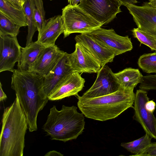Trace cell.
<instances>
[{"label": "cell", "mask_w": 156, "mask_h": 156, "mask_svg": "<svg viewBox=\"0 0 156 156\" xmlns=\"http://www.w3.org/2000/svg\"><path fill=\"white\" fill-rule=\"evenodd\" d=\"M11 87L18 96L30 132L37 129L38 113L49 100L44 88V76L33 72L15 69Z\"/></svg>", "instance_id": "cell-1"}, {"label": "cell", "mask_w": 156, "mask_h": 156, "mask_svg": "<svg viewBox=\"0 0 156 156\" xmlns=\"http://www.w3.org/2000/svg\"><path fill=\"white\" fill-rule=\"evenodd\" d=\"M14 8L21 10L23 8L25 0H5Z\"/></svg>", "instance_id": "cell-29"}, {"label": "cell", "mask_w": 156, "mask_h": 156, "mask_svg": "<svg viewBox=\"0 0 156 156\" xmlns=\"http://www.w3.org/2000/svg\"><path fill=\"white\" fill-rule=\"evenodd\" d=\"M81 0H68L69 4L72 5H76Z\"/></svg>", "instance_id": "cell-34"}, {"label": "cell", "mask_w": 156, "mask_h": 156, "mask_svg": "<svg viewBox=\"0 0 156 156\" xmlns=\"http://www.w3.org/2000/svg\"><path fill=\"white\" fill-rule=\"evenodd\" d=\"M87 34L112 51L115 56L130 51L133 48L131 39L128 36H120L112 29H106L100 27Z\"/></svg>", "instance_id": "cell-7"}, {"label": "cell", "mask_w": 156, "mask_h": 156, "mask_svg": "<svg viewBox=\"0 0 156 156\" xmlns=\"http://www.w3.org/2000/svg\"><path fill=\"white\" fill-rule=\"evenodd\" d=\"M147 3L151 7L156 8V0H149Z\"/></svg>", "instance_id": "cell-35"}, {"label": "cell", "mask_w": 156, "mask_h": 156, "mask_svg": "<svg viewBox=\"0 0 156 156\" xmlns=\"http://www.w3.org/2000/svg\"><path fill=\"white\" fill-rule=\"evenodd\" d=\"M64 31L62 15H58L45 20L41 31L38 33L37 41L45 46L54 45L55 42Z\"/></svg>", "instance_id": "cell-17"}, {"label": "cell", "mask_w": 156, "mask_h": 156, "mask_svg": "<svg viewBox=\"0 0 156 156\" xmlns=\"http://www.w3.org/2000/svg\"><path fill=\"white\" fill-rule=\"evenodd\" d=\"M21 47L17 37L0 35V72H13L15 63L19 60Z\"/></svg>", "instance_id": "cell-10"}, {"label": "cell", "mask_w": 156, "mask_h": 156, "mask_svg": "<svg viewBox=\"0 0 156 156\" xmlns=\"http://www.w3.org/2000/svg\"><path fill=\"white\" fill-rule=\"evenodd\" d=\"M28 25V34L26 46L32 41V38L36 31L37 30L34 19L35 4L34 0H25L23 6Z\"/></svg>", "instance_id": "cell-21"}, {"label": "cell", "mask_w": 156, "mask_h": 156, "mask_svg": "<svg viewBox=\"0 0 156 156\" xmlns=\"http://www.w3.org/2000/svg\"><path fill=\"white\" fill-rule=\"evenodd\" d=\"M132 32L133 37L141 44L148 46L152 51H156V36L140 30L137 28H134Z\"/></svg>", "instance_id": "cell-25"}, {"label": "cell", "mask_w": 156, "mask_h": 156, "mask_svg": "<svg viewBox=\"0 0 156 156\" xmlns=\"http://www.w3.org/2000/svg\"><path fill=\"white\" fill-rule=\"evenodd\" d=\"M45 47L37 41L32 42L25 47H21L17 69L21 71H30L41 51Z\"/></svg>", "instance_id": "cell-18"}, {"label": "cell", "mask_w": 156, "mask_h": 156, "mask_svg": "<svg viewBox=\"0 0 156 156\" xmlns=\"http://www.w3.org/2000/svg\"><path fill=\"white\" fill-rule=\"evenodd\" d=\"M64 53L65 52L55 44L46 46L30 71L44 77L46 76L54 68Z\"/></svg>", "instance_id": "cell-13"}, {"label": "cell", "mask_w": 156, "mask_h": 156, "mask_svg": "<svg viewBox=\"0 0 156 156\" xmlns=\"http://www.w3.org/2000/svg\"><path fill=\"white\" fill-rule=\"evenodd\" d=\"M75 40L82 46L99 62L101 67L113 61L115 56L111 51L103 46L88 34L76 35Z\"/></svg>", "instance_id": "cell-15"}, {"label": "cell", "mask_w": 156, "mask_h": 156, "mask_svg": "<svg viewBox=\"0 0 156 156\" xmlns=\"http://www.w3.org/2000/svg\"><path fill=\"white\" fill-rule=\"evenodd\" d=\"M115 74L120 86L125 88L134 89L143 80V76L138 69L126 68Z\"/></svg>", "instance_id": "cell-19"}, {"label": "cell", "mask_w": 156, "mask_h": 156, "mask_svg": "<svg viewBox=\"0 0 156 156\" xmlns=\"http://www.w3.org/2000/svg\"><path fill=\"white\" fill-rule=\"evenodd\" d=\"M7 95L3 91L1 82L0 83V101H2L7 99Z\"/></svg>", "instance_id": "cell-33"}, {"label": "cell", "mask_w": 156, "mask_h": 156, "mask_svg": "<svg viewBox=\"0 0 156 156\" xmlns=\"http://www.w3.org/2000/svg\"><path fill=\"white\" fill-rule=\"evenodd\" d=\"M152 138L148 134H146L142 137L128 143H122L121 146L133 154L137 155L151 143Z\"/></svg>", "instance_id": "cell-22"}, {"label": "cell", "mask_w": 156, "mask_h": 156, "mask_svg": "<svg viewBox=\"0 0 156 156\" xmlns=\"http://www.w3.org/2000/svg\"><path fill=\"white\" fill-rule=\"evenodd\" d=\"M20 27L14 22L0 12V35L17 37Z\"/></svg>", "instance_id": "cell-23"}, {"label": "cell", "mask_w": 156, "mask_h": 156, "mask_svg": "<svg viewBox=\"0 0 156 156\" xmlns=\"http://www.w3.org/2000/svg\"><path fill=\"white\" fill-rule=\"evenodd\" d=\"M120 86L115 73L105 65L98 72L97 78L92 86L81 97L92 98L108 95L117 91Z\"/></svg>", "instance_id": "cell-8"}, {"label": "cell", "mask_w": 156, "mask_h": 156, "mask_svg": "<svg viewBox=\"0 0 156 156\" xmlns=\"http://www.w3.org/2000/svg\"><path fill=\"white\" fill-rule=\"evenodd\" d=\"M156 103L153 100L148 101L146 103L145 107L147 110L153 113L156 108Z\"/></svg>", "instance_id": "cell-30"}, {"label": "cell", "mask_w": 156, "mask_h": 156, "mask_svg": "<svg viewBox=\"0 0 156 156\" xmlns=\"http://www.w3.org/2000/svg\"><path fill=\"white\" fill-rule=\"evenodd\" d=\"M119 0H81L78 5L102 25L107 24L121 12Z\"/></svg>", "instance_id": "cell-6"}, {"label": "cell", "mask_w": 156, "mask_h": 156, "mask_svg": "<svg viewBox=\"0 0 156 156\" xmlns=\"http://www.w3.org/2000/svg\"><path fill=\"white\" fill-rule=\"evenodd\" d=\"M156 156V143H151L137 156Z\"/></svg>", "instance_id": "cell-28"}, {"label": "cell", "mask_w": 156, "mask_h": 156, "mask_svg": "<svg viewBox=\"0 0 156 156\" xmlns=\"http://www.w3.org/2000/svg\"><path fill=\"white\" fill-rule=\"evenodd\" d=\"M11 105L4 109L0 137V156H23L28 128L26 115L16 94Z\"/></svg>", "instance_id": "cell-3"}, {"label": "cell", "mask_w": 156, "mask_h": 156, "mask_svg": "<svg viewBox=\"0 0 156 156\" xmlns=\"http://www.w3.org/2000/svg\"><path fill=\"white\" fill-rule=\"evenodd\" d=\"M0 12L20 27L28 26L23 8L21 10L18 9L5 0H0Z\"/></svg>", "instance_id": "cell-20"}, {"label": "cell", "mask_w": 156, "mask_h": 156, "mask_svg": "<svg viewBox=\"0 0 156 156\" xmlns=\"http://www.w3.org/2000/svg\"><path fill=\"white\" fill-rule=\"evenodd\" d=\"M62 10L64 38L74 33H88L103 25L78 5H72L69 4Z\"/></svg>", "instance_id": "cell-5"}, {"label": "cell", "mask_w": 156, "mask_h": 156, "mask_svg": "<svg viewBox=\"0 0 156 156\" xmlns=\"http://www.w3.org/2000/svg\"><path fill=\"white\" fill-rule=\"evenodd\" d=\"M85 81L80 73L73 72L69 75L52 91L49 100L57 101L78 95L84 86Z\"/></svg>", "instance_id": "cell-14"}, {"label": "cell", "mask_w": 156, "mask_h": 156, "mask_svg": "<svg viewBox=\"0 0 156 156\" xmlns=\"http://www.w3.org/2000/svg\"><path fill=\"white\" fill-rule=\"evenodd\" d=\"M125 6L132 16L138 29L156 36V8L147 3L141 6L129 4Z\"/></svg>", "instance_id": "cell-11"}, {"label": "cell", "mask_w": 156, "mask_h": 156, "mask_svg": "<svg viewBox=\"0 0 156 156\" xmlns=\"http://www.w3.org/2000/svg\"><path fill=\"white\" fill-rule=\"evenodd\" d=\"M74 51L69 54L73 71L80 73H98L101 68L97 60L80 44L76 43Z\"/></svg>", "instance_id": "cell-12"}, {"label": "cell", "mask_w": 156, "mask_h": 156, "mask_svg": "<svg viewBox=\"0 0 156 156\" xmlns=\"http://www.w3.org/2000/svg\"><path fill=\"white\" fill-rule=\"evenodd\" d=\"M34 1L35 4L34 19L37 31L39 33L45 20V12L42 0H34Z\"/></svg>", "instance_id": "cell-26"}, {"label": "cell", "mask_w": 156, "mask_h": 156, "mask_svg": "<svg viewBox=\"0 0 156 156\" xmlns=\"http://www.w3.org/2000/svg\"><path fill=\"white\" fill-rule=\"evenodd\" d=\"M137 64L144 72L156 73V51L142 55L139 58Z\"/></svg>", "instance_id": "cell-24"}, {"label": "cell", "mask_w": 156, "mask_h": 156, "mask_svg": "<svg viewBox=\"0 0 156 156\" xmlns=\"http://www.w3.org/2000/svg\"><path fill=\"white\" fill-rule=\"evenodd\" d=\"M149 100L146 91L140 89L136 90L133 104L134 117L146 133L156 140V118L153 113L147 110L145 107Z\"/></svg>", "instance_id": "cell-9"}, {"label": "cell", "mask_w": 156, "mask_h": 156, "mask_svg": "<svg viewBox=\"0 0 156 156\" xmlns=\"http://www.w3.org/2000/svg\"><path fill=\"white\" fill-rule=\"evenodd\" d=\"M122 5L126 6L129 4H134L138 2L136 0H119Z\"/></svg>", "instance_id": "cell-31"}, {"label": "cell", "mask_w": 156, "mask_h": 156, "mask_svg": "<svg viewBox=\"0 0 156 156\" xmlns=\"http://www.w3.org/2000/svg\"><path fill=\"white\" fill-rule=\"evenodd\" d=\"M73 72L69 54L65 52L53 69L44 77V88L47 97H48L55 88Z\"/></svg>", "instance_id": "cell-16"}, {"label": "cell", "mask_w": 156, "mask_h": 156, "mask_svg": "<svg viewBox=\"0 0 156 156\" xmlns=\"http://www.w3.org/2000/svg\"><path fill=\"white\" fill-rule=\"evenodd\" d=\"M133 90L120 86L115 92L98 97L86 98L78 95V106L87 118L102 121L114 119L133 107Z\"/></svg>", "instance_id": "cell-2"}, {"label": "cell", "mask_w": 156, "mask_h": 156, "mask_svg": "<svg viewBox=\"0 0 156 156\" xmlns=\"http://www.w3.org/2000/svg\"><path fill=\"white\" fill-rule=\"evenodd\" d=\"M84 119V115L79 113L75 106L63 105L58 110L53 105L43 129L51 140L66 142L76 139L82 133Z\"/></svg>", "instance_id": "cell-4"}, {"label": "cell", "mask_w": 156, "mask_h": 156, "mask_svg": "<svg viewBox=\"0 0 156 156\" xmlns=\"http://www.w3.org/2000/svg\"><path fill=\"white\" fill-rule=\"evenodd\" d=\"M139 88L146 91L156 90V74L143 76V81L140 83Z\"/></svg>", "instance_id": "cell-27"}, {"label": "cell", "mask_w": 156, "mask_h": 156, "mask_svg": "<svg viewBox=\"0 0 156 156\" xmlns=\"http://www.w3.org/2000/svg\"><path fill=\"white\" fill-rule=\"evenodd\" d=\"M50 0V1H52V0Z\"/></svg>", "instance_id": "cell-36"}, {"label": "cell", "mask_w": 156, "mask_h": 156, "mask_svg": "<svg viewBox=\"0 0 156 156\" xmlns=\"http://www.w3.org/2000/svg\"><path fill=\"white\" fill-rule=\"evenodd\" d=\"M63 154L58 152L55 150L50 151L48 152L44 155L45 156H62Z\"/></svg>", "instance_id": "cell-32"}]
</instances>
